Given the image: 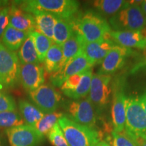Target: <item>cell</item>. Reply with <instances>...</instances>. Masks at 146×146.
I'll return each mask as SVG.
<instances>
[{
    "label": "cell",
    "mask_w": 146,
    "mask_h": 146,
    "mask_svg": "<svg viewBox=\"0 0 146 146\" xmlns=\"http://www.w3.org/2000/svg\"><path fill=\"white\" fill-rule=\"evenodd\" d=\"M74 30L83 43H91L108 37L112 31L108 21L94 11L76 16L73 20Z\"/></svg>",
    "instance_id": "1"
},
{
    "label": "cell",
    "mask_w": 146,
    "mask_h": 146,
    "mask_svg": "<svg viewBox=\"0 0 146 146\" xmlns=\"http://www.w3.org/2000/svg\"><path fill=\"white\" fill-rule=\"evenodd\" d=\"M16 3L28 13L42 11L67 20H74L76 17L80 5L74 0H27Z\"/></svg>",
    "instance_id": "2"
},
{
    "label": "cell",
    "mask_w": 146,
    "mask_h": 146,
    "mask_svg": "<svg viewBox=\"0 0 146 146\" xmlns=\"http://www.w3.org/2000/svg\"><path fill=\"white\" fill-rule=\"evenodd\" d=\"M58 124L70 146H96L103 137L100 131L76 123L64 114Z\"/></svg>",
    "instance_id": "3"
},
{
    "label": "cell",
    "mask_w": 146,
    "mask_h": 146,
    "mask_svg": "<svg viewBox=\"0 0 146 146\" xmlns=\"http://www.w3.org/2000/svg\"><path fill=\"white\" fill-rule=\"evenodd\" d=\"M109 25L114 31H137L146 27V17L139 5H129L109 20Z\"/></svg>",
    "instance_id": "4"
},
{
    "label": "cell",
    "mask_w": 146,
    "mask_h": 146,
    "mask_svg": "<svg viewBox=\"0 0 146 146\" xmlns=\"http://www.w3.org/2000/svg\"><path fill=\"white\" fill-rule=\"evenodd\" d=\"M63 106L66 116L76 123L98 130V114L88 98L67 101Z\"/></svg>",
    "instance_id": "5"
},
{
    "label": "cell",
    "mask_w": 146,
    "mask_h": 146,
    "mask_svg": "<svg viewBox=\"0 0 146 146\" xmlns=\"http://www.w3.org/2000/svg\"><path fill=\"white\" fill-rule=\"evenodd\" d=\"M21 63L16 52H11L0 42V88H12L19 81Z\"/></svg>",
    "instance_id": "6"
},
{
    "label": "cell",
    "mask_w": 146,
    "mask_h": 146,
    "mask_svg": "<svg viewBox=\"0 0 146 146\" xmlns=\"http://www.w3.org/2000/svg\"><path fill=\"white\" fill-rule=\"evenodd\" d=\"M112 77L110 75L94 74L91 79L88 98L94 106L97 114H100L106 108L112 94Z\"/></svg>",
    "instance_id": "7"
},
{
    "label": "cell",
    "mask_w": 146,
    "mask_h": 146,
    "mask_svg": "<svg viewBox=\"0 0 146 146\" xmlns=\"http://www.w3.org/2000/svg\"><path fill=\"white\" fill-rule=\"evenodd\" d=\"M125 131L139 136L146 135V112L138 97L127 98Z\"/></svg>",
    "instance_id": "8"
},
{
    "label": "cell",
    "mask_w": 146,
    "mask_h": 146,
    "mask_svg": "<svg viewBox=\"0 0 146 146\" xmlns=\"http://www.w3.org/2000/svg\"><path fill=\"white\" fill-rule=\"evenodd\" d=\"M31 100L44 114L56 112L63 102L62 97L50 84H43L35 90L29 93Z\"/></svg>",
    "instance_id": "9"
},
{
    "label": "cell",
    "mask_w": 146,
    "mask_h": 146,
    "mask_svg": "<svg viewBox=\"0 0 146 146\" xmlns=\"http://www.w3.org/2000/svg\"><path fill=\"white\" fill-rule=\"evenodd\" d=\"M10 146H39L43 140L35 127L23 125L5 131Z\"/></svg>",
    "instance_id": "10"
},
{
    "label": "cell",
    "mask_w": 146,
    "mask_h": 146,
    "mask_svg": "<svg viewBox=\"0 0 146 146\" xmlns=\"http://www.w3.org/2000/svg\"><path fill=\"white\" fill-rule=\"evenodd\" d=\"M94 65L82 53L66 64L62 69L53 73L50 76L51 84L54 87H61L63 83L71 76L84 72L91 69Z\"/></svg>",
    "instance_id": "11"
},
{
    "label": "cell",
    "mask_w": 146,
    "mask_h": 146,
    "mask_svg": "<svg viewBox=\"0 0 146 146\" xmlns=\"http://www.w3.org/2000/svg\"><path fill=\"white\" fill-rule=\"evenodd\" d=\"M19 81L27 92L35 90L45 83L44 67L41 64H21Z\"/></svg>",
    "instance_id": "12"
},
{
    "label": "cell",
    "mask_w": 146,
    "mask_h": 146,
    "mask_svg": "<svg viewBox=\"0 0 146 146\" xmlns=\"http://www.w3.org/2000/svg\"><path fill=\"white\" fill-rule=\"evenodd\" d=\"M132 53L129 48L115 45L101 64L98 74L110 75L121 68L128 56Z\"/></svg>",
    "instance_id": "13"
},
{
    "label": "cell",
    "mask_w": 146,
    "mask_h": 146,
    "mask_svg": "<svg viewBox=\"0 0 146 146\" xmlns=\"http://www.w3.org/2000/svg\"><path fill=\"white\" fill-rule=\"evenodd\" d=\"M126 100L127 97L123 87L118 85L113 95V102L111 108L112 123L114 131L122 133L125 129Z\"/></svg>",
    "instance_id": "14"
},
{
    "label": "cell",
    "mask_w": 146,
    "mask_h": 146,
    "mask_svg": "<svg viewBox=\"0 0 146 146\" xmlns=\"http://www.w3.org/2000/svg\"><path fill=\"white\" fill-rule=\"evenodd\" d=\"M108 38L116 43L127 48L135 47L146 49V27L142 31H111Z\"/></svg>",
    "instance_id": "15"
},
{
    "label": "cell",
    "mask_w": 146,
    "mask_h": 146,
    "mask_svg": "<svg viewBox=\"0 0 146 146\" xmlns=\"http://www.w3.org/2000/svg\"><path fill=\"white\" fill-rule=\"evenodd\" d=\"M116 45L110 38L91 43H83V53L93 65L102 64L111 49Z\"/></svg>",
    "instance_id": "16"
},
{
    "label": "cell",
    "mask_w": 146,
    "mask_h": 146,
    "mask_svg": "<svg viewBox=\"0 0 146 146\" xmlns=\"http://www.w3.org/2000/svg\"><path fill=\"white\" fill-rule=\"evenodd\" d=\"M9 25L29 33L36 31L35 21L33 14L25 12L15 5L10 8Z\"/></svg>",
    "instance_id": "17"
},
{
    "label": "cell",
    "mask_w": 146,
    "mask_h": 146,
    "mask_svg": "<svg viewBox=\"0 0 146 146\" xmlns=\"http://www.w3.org/2000/svg\"><path fill=\"white\" fill-rule=\"evenodd\" d=\"M31 14L35 18L36 31L53 40L54 26L58 17L52 14L42 11L35 12Z\"/></svg>",
    "instance_id": "18"
},
{
    "label": "cell",
    "mask_w": 146,
    "mask_h": 146,
    "mask_svg": "<svg viewBox=\"0 0 146 146\" xmlns=\"http://www.w3.org/2000/svg\"><path fill=\"white\" fill-rule=\"evenodd\" d=\"M83 41L75 31V33L62 45L63 57L59 70L62 69L71 60L83 53Z\"/></svg>",
    "instance_id": "19"
},
{
    "label": "cell",
    "mask_w": 146,
    "mask_h": 146,
    "mask_svg": "<svg viewBox=\"0 0 146 146\" xmlns=\"http://www.w3.org/2000/svg\"><path fill=\"white\" fill-rule=\"evenodd\" d=\"M75 33L73 20L57 18L53 33L54 43L62 46L66 41Z\"/></svg>",
    "instance_id": "20"
},
{
    "label": "cell",
    "mask_w": 146,
    "mask_h": 146,
    "mask_svg": "<svg viewBox=\"0 0 146 146\" xmlns=\"http://www.w3.org/2000/svg\"><path fill=\"white\" fill-rule=\"evenodd\" d=\"M29 35V33L22 31L8 25L3 35L2 44L11 52L19 50Z\"/></svg>",
    "instance_id": "21"
},
{
    "label": "cell",
    "mask_w": 146,
    "mask_h": 146,
    "mask_svg": "<svg viewBox=\"0 0 146 146\" xmlns=\"http://www.w3.org/2000/svg\"><path fill=\"white\" fill-rule=\"evenodd\" d=\"M18 108L24 122L32 127H34L45 115L36 106L25 99L18 100Z\"/></svg>",
    "instance_id": "22"
},
{
    "label": "cell",
    "mask_w": 146,
    "mask_h": 146,
    "mask_svg": "<svg viewBox=\"0 0 146 146\" xmlns=\"http://www.w3.org/2000/svg\"><path fill=\"white\" fill-rule=\"evenodd\" d=\"M63 54L62 46L54 43L50 47L45 56L44 62V70L47 73L53 74L60 69L62 60Z\"/></svg>",
    "instance_id": "23"
},
{
    "label": "cell",
    "mask_w": 146,
    "mask_h": 146,
    "mask_svg": "<svg viewBox=\"0 0 146 146\" xmlns=\"http://www.w3.org/2000/svg\"><path fill=\"white\" fill-rule=\"evenodd\" d=\"M18 57L21 64H41L38 58L33 41L30 35H29L18 50Z\"/></svg>",
    "instance_id": "24"
},
{
    "label": "cell",
    "mask_w": 146,
    "mask_h": 146,
    "mask_svg": "<svg viewBox=\"0 0 146 146\" xmlns=\"http://www.w3.org/2000/svg\"><path fill=\"white\" fill-rule=\"evenodd\" d=\"M93 5L102 14L112 16L130 4L129 1L123 0H98Z\"/></svg>",
    "instance_id": "25"
},
{
    "label": "cell",
    "mask_w": 146,
    "mask_h": 146,
    "mask_svg": "<svg viewBox=\"0 0 146 146\" xmlns=\"http://www.w3.org/2000/svg\"><path fill=\"white\" fill-rule=\"evenodd\" d=\"M29 35L31 36L33 41L40 63L43 62L47 52L54 42L53 40L49 39L46 36L41 34L36 31L30 33Z\"/></svg>",
    "instance_id": "26"
},
{
    "label": "cell",
    "mask_w": 146,
    "mask_h": 146,
    "mask_svg": "<svg viewBox=\"0 0 146 146\" xmlns=\"http://www.w3.org/2000/svg\"><path fill=\"white\" fill-rule=\"evenodd\" d=\"M64 116L62 112H54L50 114H45L43 118L34 126L35 129L39 132L41 135L44 137L47 135L52 128L56 124L58 123V120Z\"/></svg>",
    "instance_id": "27"
},
{
    "label": "cell",
    "mask_w": 146,
    "mask_h": 146,
    "mask_svg": "<svg viewBox=\"0 0 146 146\" xmlns=\"http://www.w3.org/2000/svg\"><path fill=\"white\" fill-rule=\"evenodd\" d=\"M93 74H93L92 69H89V70L85 71L83 73L81 81L76 89L72 92L66 95V96L74 100L83 99L85 97L88 96Z\"/></svg>",
    "instance_id": "28"
},
{
    "label": "cell",
    "mask_w": 146,
    "mask_h": 146,
    "mask_svg": "<svg viewBox=\"0 0 146 146\" xmlns=\"http://www.w3.org/2000/svg\"><path fill=\"white\" fill-rule=\"evenodd\" d=\"M24 120L17 111H7L0 113V128L11 129L24 125Z\"/></svg>",
    "instance_id": "29"
},
{
    "label": "cell",
    "mask_w": 146,
    "mask_h": 146,
    "mask_svg": "<svg viewBox=\"0 0 146 146\" xmlns=\"http://www.w3.org/2000/svg\"><path fill=\"white\" fill-rule=\"evenodd\" d=\"M112 131L110 135L106 137V142L111 146H137L126 133Z\"/></svg>",
    "instance_id": "30"
},
{
    "label": "cell",
    "mask_w": 146,
    "mask_h": 146,
    "mask_svg": "<svg viewBox=\"0 0 146 146\" xmlns=\"http://www.w3.org/2000/svg\"><path fill=\"white\" fill-rule=\"evenodd\" d=\"M49 141L54 146H70L66 139L58 123L56 124L47 135Z\"/></svg>",
    "instance_id": "31"
},
{
    "label": "cell",
    "mask_w": 146,
    "mask_h": 146,
    "mask_svg": "<svg viewBox=\"0 0 146 146\" xmlns=\"http://www.w3.org/2000/svg\"><path fill=\"white\" fill-rule=\"evenodd\" d=\"M16 110V104L13 97L0 89V113Z\"/></svg>",
    "instance_id": "32"
},
{
    "label": "cell",
    "mask_w": 146,
    "mask_h": 146,
    "mask_svg": "<svg viewBox=\"0 0 146 146\" xmlns=\"http://www.w3.org/2000/svg\"><path fill=\"white\" fill-rule=\"evenodd\" d=\"M84 72L74 74V75L71 76L68 79L66 80V81L63 83V85H62L61 87H60L61 88V91H62L63 94L65 96L69 94V93L72 92V91L75 90L76 87H78L80 81H81V78L83 76Z\"/></svg>",
    "instance_id": "33"
},
{
    "label": "cell",
    "mask_w": 146,
    "mask_h": 146,
    "mask_svg": "<svg viewBox=\"0 0 146 146\" xmlns=\"http://www.w3.org/2000/svg\"><path fill=\"white\" fill-rule=\"evenodd\" d=\"M10 8H4L0 11V39H1L5 29L9 25Z\"/></svg>",
    "instance_id": "34"
},
{
    "label": "cell",
    "mask_w": 146,
    "mask_h": 146,
    "mask_svg": "<svg viewBox=\"0 0 146 146\" xmlns=\"http://www.w3.org/2000/svg\"><path fill=\"white\" fill-rule=\"evenodd\" d=\"M125 133L126 134L132 139V141L134 142L135 144L137 146H146V141L143 138H142L141 137L136 135H133L132 133Z\"/></svg>",
    "instance_id": "35"
},
{
    "label": "cell",
    "mask_w": 146,
    "mask_h": 146,
    "mask_svg": "<svg viewBox=\"0 0 146 146\" xmlns=\"http://www.w3.org/2000/svg\"><path fill=\"white\" fill-rule=\"evenodd\" d=\"M139 101L141 102L144 110L146 112V91H144L143 94L139 97Z\"/></svg>",
    "instance_id": "36"
},
{
    "label": "cell",
    "mask_w": 146,
    "mask_h": 146,
    "mask_svg": "<svg viewBox=\"0 0 146 146\" xmlns=\"http://www.w3.org/2000/svg\"><path fill=\"white\" fill-rule=\"evenodd\" d=\"M140 8H141L144 16L146 17V0L142 1L141 5H140Z\"/></svg>",
    "instance_id": "37"
},
{
    "label": "cell",
    "mask_w": 146,
    "mask_h": 146,
    "mask_svg": "<svg viewBox=\"0 0 146 146\" xmlns=\"http://www.w3.org/2000/svg\"><path fill=\"white\" fill-rule=\"evenodd\" d=\"M96 146H111L106 141H100Z\"/></svg>",
    "instance_id": "38"
},
{
    "label": "cell",
    "mask_w": 146,
    "mask_h": 146,
    "mask_svg": "<svg viewBox=\"0 0 146 146\" xmlns=\"http://www.w3.org/2000/svg\"><path fill=\"white\" fill-rule=\"evenodd\" d=\"M139 136L141 137L142 138H143L144 139H145L146 141V135H139Z\"/></svg>",
    "instance_id": "39"
},
{
    "label": "cell",
    "mask_w": 146,
    "mask_h": 146,
    "mask_svg": "<svg viewBox=\"0 0 146 146\" xmlns=\"http://www.w3.org/2000/svg\"><path fill=\"white\" fill-rule=\"evenodd\" d=\"M0 146H2V145H1V140H0Z\"/></svg>",
    "instance_id": "40"
},
{
    "label": "cell",
    "mask_w": 146,
    "mask_h": 146,
    "mask_svg": "<svg viewBox=\"0 0 146 146\" xmlns=\"http://www.w3.org/2000/svg\"><path fill=\"white\" fill-rule=\"evenodd\" d=\"M145 50H146V49H145ZM145 63H146V54H145Z\"/></svg>",
    "instance_id": "41"
}]
</instances>
